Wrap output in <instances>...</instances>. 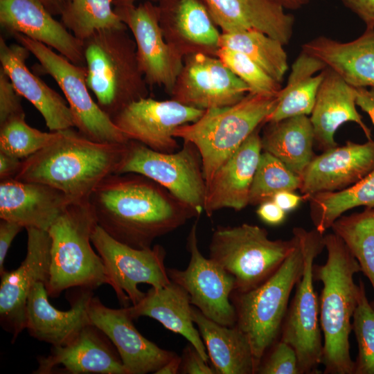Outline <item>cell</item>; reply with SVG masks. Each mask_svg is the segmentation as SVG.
Segmentation results:
<instances>
[{
	"label": "cell",
	"mask_w": 374,
	"mask_h": 374,
	"mask_svg": "<svg viewBox=\"0 0 374 374\" xmlns=\"http://www.w3.org/2000/svg\"><path fill=\"white\" fill-rule=\"evenodd\" d=\"M89 202L98 224L131 247H152L153 241L198 217L167 189L137 173L113 174L94 189Z\"/></svg>",
	"instance_id": "1"
},
{
	"label": "cell",
	"mask_w": 374,
	"mask_h": 374,
	"mask_svg": "<svg viewBox=\"0 0 374 374\" xmlns=\"http://www.w3.org/2000/svg\"><path fill=\"white\" fill-rule=\"evenodd\" d=\"M59 132L50 144L22 161L14 179L48 185L73 202L87 201L103 179L116 174L127 141L98 143L72 127Z\"/></svg>",
	"instance_id": "2"
},
{
	"label": "cell",
	"mask_w": 374,
	"mask_h": 374,
	"mask_svg": "<svg viewBox=\"0 0 374 374\" xmlns=\"http://www.w3.org/2000/svg\"><path fill=\"white\" fill-rule=\"evenodd\" d=\"M323 240L326 261L313 267L314 280L323 284L319 299V322L323 337L321 364L326 374H354L349 336L359 290L354 275L361 271V267L335 233L325 235Z\"/></svg>",
	"instance_id": "3"
},
{
	"label": "cell",
	"mask_w": 374,
	"mask_h": 374,
	"mask_svg": "<svg viewBox=\"0 0 374 374\" xmlns=\"http://www.w3.org/2000/svg\"><path fill=\"white\" fill-rule=\"evenodd\" d=\"M127 30H98L82 42L88 88L111 118L130 103L149 95L135 41Z\"/></svg>",
	"instance_id": "4"
},
{
	"label": "cell",
	"mask_w": 374,
	"mask_h": 374,
	"mask_svg": "<svg viewBox=\"0 0 374 374\" xmlns=\"http://www.w3.org/2000/svg\"><path fill=\"white\" fill-rule=\"evenodd\" d=\"M98 224L87 201L71 203L47 231L51 240L50 276L46 285L48 296L79 287L95 289L109 285L102 258L91 247Z\"/></svg>",
	"instance_id": "5"
},
{
	"label": "cell",
	"mask_w": 374,
	"mask_h": 374,
	"mask_svg": "<svg viewBox=\"0 0 374 374\" xmlns=\"http://www.w3.org/2000/svg\"><path fill=\"white\" fill-rule=\"evenodd\" d=\"M277 95L248 93L229 106L208 109L196 121L177 127L175 138L193 144L201 156L206 186L217 168L233 154L274 110Z\"/></svg>",
	"instance_id": "6"
},
{
	"label": "cell",
	"mask_w": 374,
	"mask_h": 374,
	"mask_svg": "<svg viewBox=\"0 0 374 374\" xmlns=\"http://www.w3.org/2000/svg\"><path fill=\"white\" fill-rule=\"evenodd\" d=\"M295 238V249L269 278L254 289L244 292L233 291L231 294L235 326L249 339L256 370L265 353L277 341L291 293L303 271V252Z\"/></svg>",
	"instance_id": "7"
},
{
	"label": "cell",
	"mask_w": 374,
	"mask_h": 374,
	"mask_svg": "<svg viewBox=\"0 0 374 374\" xmlns=\"http://www.w3.org/2000/svg\"><path fill=\"white\" fill-rule=\"evenodd\" d=\"M296 246L288 240H271L265 229L244 223L217 226L209 244V258L235 279V292L256 288L269 278Z\"/></svg>",
	"instance_id": "8"
},
{
	"label": "cell",
	"mask_w": 374,
	"mask_h": 374,
	"mask_svg": "<svg viewBox=\"0 0 374 374\" xmlns=\"http://www.w3.org/2000/svg\"><path fill=\"white\" fill-rule=\"evenodd\" d=\"M292 234L301 246L304 267L282 326L280 340L296 351L301 374L318 373L323 340L313 267L315 258L325 248L324 235L315 229L308 231L302 227L294 228Z\"/></svg>",
	"instance_id": "9"
},
{
	"label": "cell",
	"mask_w": 374,
	"mask_h": 374,
	"mask_svg": "<svg viewBox=\"0 0 374 374\" xmlns=\"http://www.w3.org/2000/svg\"><path fill=\"white\" fill-rule=\"evenodd\" d=\"M12 36L38 60L37 71L50 75L58 84L70 107L74 127L80 134L98 143H125L129 141L91 97L85 66L72 63L50 47L21 33Z\"/></svg>",
	"instance_id": "10"
},
{
	"label": "cell",
	"mask_w": 374,
	"mask_h": 374,
	"mask_svg": "<svg viewBox=\"0 0 374 374\" xmlns=\"http://www.w3.org/2000/svg\"><path fill=\"white\" fill-rule=\"evenodd\" d=\"M124 159L116 174L137 173L167 189L197 216L204 211L206 181L201 156L192 143L184 142L181 150L160 152L129 140Z\"/></svg>",
	"instance_id": "11"
},
{
	"label": "cell",
	"mask_w": 374,
	"mask_h": 374,
	"mask_svg": "<svg viewBox=\"0 0 374 374\" xmlns=\"http://www.w3.org/2000/svg\"><path fill=\"white\" fill-rule=\"evenodd\" d=\"M91 242L102 258L109 285L123 308L130 306V303L136 304L145 295L139 284L158 289L171 282L165 267L166 253L159 244L135 249L117 241L98 224L93 231Z\"/></svg>",
	"instance_id": "12"
},
{
	"label": "cell",
	"mask_w": 374,
	"mask_h": 374,
	"mask_svg": "<svg viewBox=\"0 0 374 374\" xmlns=\"http://www.w3.org/2000/svg\"><path fill=\"white\" fill-rule=\"evenodd\" d=\"M186 248L190 261L186 269H167L171 281L184 288L192 305L205 317L229 327L236 323L235 308L231 301L234 278L221 266L205 258L199 251L197 221L193 224L187 238Z\"/></svg>",
	"instance_id": "13"
},
{
	"label": "cell",
	"mask_w": 374,
	"mask_h": 374,
	"mask_svg": "<svg viewBox=\"0 0 374 374\" xmlns=\"http://www.w3.org/2000/svg\"><path fill=\"white\" fill-rule=\"evenodd\" d=\"M114 10L130 30L136 46L139 68L148 86L162 87L170 93L184 57L166 41L157 6L150 1L115 6Z\"/></svg>",
	"instance_id": "14"
},
{
	"label": "cell",
	"mask_w": 374,
	"mask_h": 374,
	"mask_svg": "<svg viewBox=\"0 0 374 374\" xmlns=\"http://www.w3.org/2000/svg\"><path fill=\"white\" fill-rule=\"evenodd\" d=\"M248 93L249 87L217 56L195 53L186 56L171 99L199 109L232 105Z\"/></svg>",
	"instance_id": "15"
},
{
	"label": "cell",
	"mask_w": 374,
	"mask_h": 374,
	"mask_svg": "<svg viewBox=\"0 0 374 374\" xmlns=\"http://www.w3.org/2000/svg\"><path fill=\"white\" fill-rule=\"evenodd\" d=\"M204 111L172 99L146 97L130 103L112 119L128 140L157 152L171 153L179 147L173 136L175 129L197 121Z\"/></svg>",
	"instance_id": "16"
},
{
	"label": "cell",
	"mask_w": 374,
	"mask_h": 374,
	"mask_svg": "<svg viewBox=\"0 0 374 374\" xmlns=\"http://www.w3.org/2000/svg\"><path fill=\"white\" fill-rule=\"evenodd\" d=\"M26 256L19 267L1 275L0 319L13 340L26 328V303L37 283L46 285L50 276L51 240L47 231L26 228Z\"/></svg>",
	"instance_id": "17"
},
{
	"label": "cell",
	"mask_w": 374,
	"mask_h": 374,
	"mask_svg": "<svg viewBox=\"0 0 374 374\" xmlns=\"http://www.w3.org/2000/svg\"><path fill=\"white\" fill-rule=\"evenodd\" d=\"M91 324L100 329L116 348L127 374L155 373L176 353L163 349L134 327L125 308L113 309L93 296L89 306Z\"/></svg>",
	"instance_id": "18"
},
{
	"label": "cell",
	"mask_w": 374,
	"mask_h": 374,
	"mask_svg": "<svg viewBox=\"0 0 374 374\" xmlns=\"http://www.w3.org/2000/svg\"><path fill=\"white\" fill-rule=\"evenodd\" d=\"M159 24L168 44L184 58L216 56L221 33L204 0H158Z\"/></svg>",
	"instance_id": "19"
},
{
	"label": "cell",
	"mask_w": 374,
	"mask_h": 374,
	"mask_svg": "<svg viewBox=\"0 0 374 374\" xmlns=\"http://www.w3.org/2000/svg\"><path fill=\"white\" fill-rule=\"evenodd\" d=\"M374 170V141H347L314 156L301 175L304 199L312 195L337 191L358 182Z\"/></svg>",
	"instance_id": "20"
},
{
	"label": "cell",
	"mask_w": 374,
	"mask_h": 374,
	"mask_svg": "<svg viewBox=\"0 0 374 374\" xmlns=\"http://www.w3.org/2000/svg\"><path fill=\"white\" fill-rule=\"evenodd\" d=\"M111 343L96 326L87 325L71 341L53 346L48 356L40 357L34 373L127 374Z\"/></svg>",
	"instance_id": "21"
},
{
	"label": "cell",
	"mask_w": 374,
	"mask_h": 374,
	"mask_svg": "<svg viewBox=\"0 0 374 374\" xmlns=\"http://www.w3.org/2000/svg\"><path fill=\"white\" fill-rule=\"evenodd\" d=\"M0 24L54 49L72 63L85 66L83 42L53 18L38 0H0Z\"/></svg>",
	"instance_id": "22"
},
{
	"label": "cell",
	"mask_w": 374,
	"mask_h": 374,
	"mask_svg": "<svg viewBox=\"0 0 374 374\" xmlns=\"http://www.w3.org/2000/svg\"><path fill=\"white\" fill-rule=\"evenodd\" d=\"M259 130L258 127L217 168L206 186L204 212L208 217L224 208L240 211L249 204L262 150Z\"/></svg>",
	"instance_id": "23"
},
{
	"label": "cell",
	"mask_w": 374,
	"mask_h": 374,
	"mask_svg": "<svg viewBox=\"0 0 374 374\" xmlns=\"http://www.w3.org/2000/svg\"><path fill=\"white\" fill-rule=\"evenodd\" d=\"M73 202L48 185L10 178L0 182V218L24 228L48 231Z\"/></svg>",
	"instance_id": "24"
},
{
	"label": "cell",
	"mask_w": 374,
	"mask_h": 374,
	"mask_svg": "<svg viewBox=\"0 0 374 374\" xmlns=\"http://www.w3.org/2000/svg\"><path fill=\"white\" fill-rule=\"evenodd\" d=\"M30 53L21 44H8L3 37H0L1 68L8 75L18 93L39 111L50 131L74 127L72 113L66 100L28 68L26 60Z\"/></svg>",
	"instance_id": "25"
},
{
	"label": "cell",
	"mask_w": 374,
	"mask_h": 374,
	"mask_svg": "<svg viewBox=\"0 0 374 374\" xmlns=\"http://www.w3.org/2000/svg\"><path fill=\"white\" fill-rule=\"evenodd\" d=\"M46 285L37 283L27 299L26 328L35 339L63 346L71 341L85 326L91 324L89 317L93 296L90 289H83L67 311L53 307L48 301Z\"/></svg>",
	"instance_id": "26"
},
{
	"label": "cell",
	"mask_w": 374,
	"mask_h": 374,
	"mask_svg": "<svg viewBox=\"0 0 374 374\" xmlns=\"http://www.w3.org/2000/svg\"><path fill=\"white\" fill-rule=\"evenodd\" d=\"M222 33L257 30L287 45L292 36L293 15L276 0H204Z\"/></svg>",
	"instance_id": "27"
},
{
	"label": "cell",
	"mask_w": 374,
	"mask_h": 374,
	"mask_svg": "<svg viewBox=\"0 0 374 374\" xmlns=\"http://www.w3.org/2000/svg\"><path fill=\"white\" fill-rule=\"evenodd\" d=\"M323 71L310 117L314 142L324 151L337 146L335 134L346 122L357 123L367 139H372L371 130L357 110L355 88L330 68Z\"/></svg>",
	"instance_id": "28"
},
{
	"label": "cell",
	"mask_w": 374,
	"mask_h": 374,
	"mask_svg": "<svg viewBox=\"0 0 374 374\" xmlns=\"http://www.w3.org/2000/svg\"><path fill=\"white\" fill-rule=\"evenodd\" d=\"M302 51L319 59L353 87H374V29L358 38L340 42L319 36L302 45Z\"/></svg>",
	"instance_id": "29"
},
{
	"label": "cell",
	"mask_w": 374,
	"mask_h": 374,
	"mask_svg": "<svg viewBox=\"0 0 374 374\" xmlns=\"http://www.w3.org/2000/svg\"><path fill=\"white\" fill-rule=\"evenodd\" d=\"M191 307L187 292L171 281L161 288L152 287L139 303L125 308L133 319L148 317L168 330L182 335L208 362L209 357L193 321Z\"/></svg>",
	"instance_id": "30"
},
{
	"label": "cell",
	"mask_w": 374,
	"mask_h": 374,
	"mask_svg": "<svg viewBox=\"0 0 374 374\" xmlns=\"http://www.w3.org/2000/svg\"><path fill=\"white\" fill-rule=\"evenodd\" d=\"M197 326L216 374H253L256 366L247 337L235 325L219 324L191 307Z\"/></svg>",
	"instance_id": "31"
},
{
	"label": "cell",
	"mask_w": 374,
	"mask_h": 374,
	"mask_svg": "<svg viewBox=\"0 0 374 374\" xmlns=\"http://www.w3.org/2000/svg\"><path fill=\"white\" fill-rule=\"evenodd\" d=\"M326 67L321 60L301 51L292 65L286 86L278 93L276 105L264 124L310 115Z\"/></svg>",
	"instance_id": "32"
},
{
	"label": "cell",
	"mask_w": 374,
	"mask_h": 374,
	"mask_svg": "<svg viewBox=\"0 0 374 374\" xmlns=\"http://www.w3.org/2000/svg\"><path fill=\"white\" fill-rule=\"evenodd\" d=\"M266 124L261 136L262 149L301 176L314 157V134L310 117L296 116Z\"/></svg>",
	"instance_id": "33"
},
{
	"label": "cell",
	"mask_w": 374,
	"mask_h": 374,
	"mask_svg": "<svg viewBox=\"0 0 374 374\" xmlns=\"http://www.w3.org/2000/svg\"><path fill=\"white\" fill-rule=\"evenodd\" d=\"M306 199L314 229L323 234L345 212L358 206L374 208V170L346 188L316 193Z\"/></svg>",
	"instance_id": "34"
},
{
	"label": "cell",
	"mask_w": 374,
	"mask_h": 374,
	"mask_svg": "<svg viewBox=\"0 0 374 374\" xmlns=\"http://www.w3.org/2000/svg\"><path fill=\"white\" fill-rule=\"evenodd\" d=\"M220 47L244 54L280 84L288 69L287 55L283 44L260 31L222 33Z\"/></svg>",
	"instance_id": "35"
},
{
	"label": "cell",
	"mask_w": 374,
	"mask_h": 374,
	"mask_svg": "<svg viewBox=\"0 0 374 374\" xmlns=\"http://www.w3.org/2000/svg\"><path fill=\"white\" fill-rule=\"evenodd\" d=\"M331 229L357 260L361 271L374 290V208H366L349 215H342ZM371 304L374 308V300Z\"/></svg>",
	"instance_id": "36"
},
{
	"label": "cell",
	"mask_w": 374,
	"mask_h": 374,
	"mask_svg": "<svg viewBox=\"0 0 374 374\" xmlns=\"http://www.w3.org/2000/svg\"><path fill=\"white\" fill-rule=\"evenodd\" d=\"M112 6L113 0H71L61 21L82 42L98 30L127 28Z\"/></svg>",
	"instance_id": "37"
},
{
	"label": "cell",
	"mask_w": 374,
	"mask_h": 374,
	"mask_svg": "<svg viewBox=\"0 0 374 374\" xmlns=\"http://www.w3.org/2000/svg\"><path fill=\"white\" fill-rule=\"evenodd\" d=\"M301 177L292 171L282 161L264 151L251 184L249 204L259 205L270 200L280 191L299 189Z\"/></svg>",
	"instance_id": "38"
},
{
	"label": "cell",
	"mask_w": 374,
	"mask_h": 374,
	"mask_svg": "<svg viewBox=\"0 0 374 374\" xmlns=\"http://www.w3.org/2000/svg\"><path fill=\"white\" fill-rule=\"evenodd\" d=\"M26 115L13 117L0 125V152L24 160L59 136V131L45 132L30 126Z\"/></svg>",
	"instance_id": "39"
},
{
	"label": "cell",
	"mask_w": 374,
	"mask_h": 374,
	"mask_svg": "<svg viewBox=\"0 0 374 374\" xmlns=\"http://www.w3.org/2000/svg\"><path fill=\"white\" fill-rule=\"evenodd\" d=\"M359 286L358 303L352 319L358 347L354 374H374V308L362 280Z\"/></svg>",
	"instance_id": "40"
},
{
	"label": "cell",
	"mask_w": 374,
	"mask_h": 374,
	"mask_svg": "<svg viewBox=\"0 0 374 374\" xmlns=\"http://www.w3.org/2000/svg\"><path fill=\"white\" fill-rule=\"evenodd\" d=\"M216 56L249 87V93L277 95L282 89L280 83L240 52L220 47Z\"/></svg>",
	"instance_id": "41"
},
{
	"label": "cell",
	"mask_w": 374,
	"mask_h": 374,
	"mask_svg": "<svg viewBox=\"0 0 374 374\" xmlns=\"http://www.w3.org/2000/svg\"><path fill=\"white\" fill-rule=\"evenodd\" d=\"M256 373L301 374L296 351L290 344L280 339L265 353Z\"/></svg>",
	"instance_id": "42"
},
{
	"label": "cell",
	"mask_w": 374,
	"mask_h": 374,
	"mask_svg": "<svg viewBox=\"0 0 374 374\" xmlns=\"http://www.w3.org/2000/svg\"><path fill=\"white\" fill-rule=\"evenodd\" d=\"M21 97L8 75L1 68L0 125L13 117L25 115Z\"/></svg>",
	"instance_id": "43"
},
{
	"label": "cell",
	"mask_w": 374,
	"mask_h": 374,
	"mask_svg": "<svg viewBox=\"0 0 374 374\" xmlns=\"http://www.w3.org/2000/svg\"><path fill=\"white\" fill-rule=\"evenodd\" d=\"M179 373L182 374H216L196 349L190 344L183 350Z\"/></svg>",
	"instance_id": "44"
},
{
	"label": "cell",
	"mask_w": 374,
	"mask_h": 374,
	"mask_svg": "<svg viewBox=\"0 0 374 374\" xmlns=\"http://www.w3.org/2000/svg\"><path fill=\"white\" fill-rule=\"evenodd\" d=\"M24 227L20 224L1 219L0 222V274L4 271V261L10 244Z\"/></svg>",
	"instance_id": "45"
},
{
	"label": "cell",
	"mask_w": 374,
	"mask_h": 374,
	"mask_svg": "<svg viewBox=\"0 0 374 374\" xmlns=\"http://www.w3.org/2000/svg\"><path fill=\"white\" fill-rule=\"evenodd\" d=\"M341 1L364 22L366 28L374 29V0Z\"/></svg>",
	"instance_id": "46"
},
{
	"label": "cell",
	"mask_w": 374,
	"mask_h": 374,
	"mask_svg": "<svg viewBox=\"0 0 374 374\" xmlns=\"http://www.w3.org/2000/svg\"><path fill=\"white\" fill-rule=\"evenodd\" d=\"M256 213L262 222L272 226L280 224L284 222L286 216V212L272 199L260 204Z\"/></svg>",
	"instance_id": "47"
},
{
	"label": "cell",
	"mask_w": 374,
	"mask_h": 374,
	"mask_svg": "<svg viewBox=\"0 0 374 374\" xmlns=\"http://www.w3.org/2000/svg\"><path fill=\"white\" fill-rule=\"evenodd\" d=\"M356 105L367 113L374 124V87H354Z\"/></svg>",
	"instance_id": "48"
},
{
	"label": "cell",
	"mask_w": 374,
	"mask_h": 374,
	"mask_svg": "<svg viewBox=\"0 0 374 374\" xmlns=\"http://www.w3.org/2000/svg\"><path fill=\"white\" fill-rule=\"evenodd\" d=\"M21 159L0 152V180L15 178L18 172Z\"/></svg>",
	"instance_id": "49"
},
{
	"label": "cell",
	"mask_w": 374,
	"mask_h": 374,
	"mask_svg": "<svg viewBox=\"0 0 374 374\" xmlns=\"http://www.w3.org/2000/svg\"><path fill=\"white\" fill-rule=\"evenodd\" d=\"M303 197L292 190L280 191L274 195L272 200L286 213L298 207Z\"/></svg>",
	"instance_id": "50"
},
{
	"label": "cell",
	"mask_w": 374,
	"mask_h": 374,
	"mask_svg": "<svg viewBox=\"0 0 374 374\" xmlns=\"http://www.w3.org/2000/svg\"><path fill=\"white\" fill-rule=\"evenodd\" d=\"M53 16L60 15L71 0H38Z\"/></svg>",
	"instance_id": "51"
},
{
	"label": "cell",
	"mask_w": 374,
	"mask_h": 374,
	"mask_svg": "<svg viewBox=\"0 0 374 374\" xmlns=\"http://www.w3.org/2000/svg\"><path fill=\"white\" fill-rule=\"evenodd\" d=\"M181 357L177 354L160 368L154 374H177L179 373Z\"/></svg>",
	"instance_id": "52"
},
{
	"label": "cell",
	"mask_w": 374,
	"mask_h": 374,
	"mask_svg": "<svg viewBox=\"0 0 374 374\" xmlns=\"http://www.w3.org/2000/svg\"><path fill=\"white\" fill-rule=\"evenodd\" d=\"M285 9L297 10L308 4L310 0H276Z\"/></svg>",
	"instance_id": "53"
},
{
	"label": "cell",
	"mask_w": 374,
	"mask_h": 374,
	"mask_svg": "<svg viewBox=\"0 0 374 374\" xmlns=\"http://www.w3.org/2000/svg\"><path fill=\"white\" fill-rule=\"evenodd\" d=\"M137 1L139 0H113V5L115 6L118 5L134 3ZM147 1H151V0H147ZM153 1H158V0H153Z\"/></svg>",
	"instance_id": "54"
}]
</instances>
